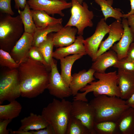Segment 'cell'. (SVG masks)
Returning a JSON list of instances; mask_svg holds the SVG:
<instances>
[{
	"label": "cell",
	"mask_w": 134,
	"mask_h": 134,
	"mask_svg": "<svg viewBox=\"0 0 134 134\" xmlns=\"http://www.w3.org/2000/svg\"><path fill=\"white\" fill-rule=\"evenodd\" d=\"M105 21L104 18L101 19L97 24L94 33L83 41L87 54L93 62L102 39L109 32V26Z\"/></svg>",
	"instance_id": "obj_10"
},
{
	"label": "cell",
	"mask_w": 134,
	"mask_h": 134,
	"mask_svg": "<svg viewBox=\"0 0 134 134\" xmlns=\"http://www.w3.org/2000/svg\"><path fill=\"white\" fill-rule=\"evenodd\" d=\"M116 122L118 134H134V108L125 111Z\"/></svg>",
	"instance_id": "obj_20"
},
{
	"label": "cell",
	"mask_w": 134,
	"mask_h": 134,
	"mask_svg": "<svg viewBox=\"0 0 134 134\" xmlns=\"http://www.w3.org/2000/svg\"><path fill=\"white\" fill-rule=\"evenodd\" d=\"M126 18L127 19L129 26L134 32V15H129L126 17Z\"/></svg>",
	"instance_id": "obj_39"
},
{
	"label": "cell",
	"mask_w": 134,
	"mask_h": 134,
	"mask_svg": "<svg viewBox=\"0 0 134 134\" xmlns=\"http://www.w3.org/2000/svg\"><path fill=\"white\" fill-rule=\"evenodd\" d=\"M15 2V8L18 10H22L24 8L27 3V0H14Z\"/></svg>",
	"instance_id": "obj_38"
},
{
	"label": "cell",
	"mask_w": 134,
	"mask_h": 134,
	"mask_svg": "<svg viewBox=\"0 0 134 134\" xmlns=\"http://www.w3.org/2000/svg\"><path fill=\"white\" fill-rule=\"evenodd\" d=\"M28 58L40 62L51 69L44 60L42 53L37 47L33 46L31 47L29 52Z\"/></svg>",
	"instance_id": "obj_33"
},
{
	"label": "cell",
	"mask_w": 134,
	"mask_h": 134,
	"mask_svg": "<svg viewBox=\"0 0 134 134\" xmlns=\"http://www.w3.org/2000/svg\"><path fill=\"white\" fill-rule=\"evenodd\" d=\"M21 125L18 130L25 131L38 130L46 127L49 124L41 115L31 113L30 115L21 119Z\"/></svg>",
	"instance_id": "obj_21"
},
{
	"label": "cell",
	"mask_w": 134,
	"mask_h": 134,
	"mask_svg": "<svg viewBox=\"0 0 134 134\" xmlns=\"http://www.w3.org/2000/svg\"><path fill=\"white\" fill-rule=\"evenodd\" d=\"M84 56L81 54L72 55L61 59V75L65 83L69 86L72 79L71 74L72 66L77 60Z\"/></svg>",
	"instance_id": "obj_22"
},
{
	"label": "cell",
	"mask_w": 134,
	"mask_h": 134,
	"mask_svg": "<svg viewBox=\"0 0 134 134\" xmlns=\"http://www.w3.org/2000/svg\"><path fill=\"white\" fill-rule=\"evenodd\" d=\"M76 28L70 26L63 27L52 35V39L54 46L60 47L69 46L75 41L77 33Z\"/></svg>",
	"instance_id": "obj_17"
},
{
	"label": "cell",
	"mask_w": 134,
	"mask_h": 134,
	"mask_svg": "<svg viewBox=\"0 0 134 134\" xmlns=\"http://www.w3.org/2000/svg\"><path fill=\"white\" fill-rule=\"evenodd\" d=\"M113 67L118 69L134 73V62L126 58L119 60Z\"/></svg>",
	"instance_id": "obj_32"
},
{
	"label": "cell",
	"mask_w": 134,
	"mask_h": 134,
	"mask_svg": "<svg viewBox=\"0 0 134 134\" xmlns=\"http://www.w3.org/2000/svg\"><path fill=\"white\" fill-rule=\"evenodd\" d=\"M63 27L62 24L58 23L41 28H36L33 35V41L32 46L37 47L45 40L48 34L52 32H56Z\"/></svg>",
	"instance_id": "obj_25"
},
{
	"label": "cell",
	"mask_w": 134,
	"mask_h": 134,
	"mask_svg": "<svg viewBox=\"0 0 134 134\" xmlns=\"http://www.w3.org/2000/svg\"><path fill=\"white\" fill-rule=\"evenodd\" d=\"M11 0H0V13L9 14L11 16L14 14L11 6Z\"/></svg>",
	"instance_id": "obj_34"
},
{
	"label": "cell",
	"mask_w": 134,
	"mask_h": 134,
	"mask_svg": "<svg viewBox=\"0 0 134 134\" xmlns=\"http://www.w3.org/2000/svg\"><path fill=\"white\" fill-rule=\"evenodd\" d=\"M125 58L129 60L134 62V41L130 45Z\"/></svg>",
	"instance_id": "obj_37"
},
{
	"label": "cell",
	"mask_w": 134,
	"mask_h": 134,
	"mask_svg": "<svg viewBox=\"0 0 134 134\" xmlns=\"http://www.w3.org/2000/svg\"><path fill=\"white\" fill-rule=\"evenodd\" d=\"M48 35L46 39L37 47L42 53L49 67L53 59L52 56L53 48L54 46L52 39V35Z\"/></svg>",
	"instance_id": "obj_28"
},
{
	"label": "cell",
	"mask_w": 134,
	"mask_h": 134,
	"mask_svg": "<svg viewBox=\"0 0 134 134\" xmlns=\"http://www.w3.org/2000/svg\"><path fill=\"white\" fill-rule=\"evenodd\" d=\"M33 41V35L24 32L9 53L15 61L19 65L28 58Z\"/></svg>",
	"instance_id": "obj_12"
},
{
	"label": "cell",
	"mask_w": 134,
	"mask_h": 134,
	"mask_svg": "<svg viewBox=\"0 0 134 134\" xmlns=\"http://www.w3.org/2000/svg\"><path fill=\"white\" fill-rule=\"evenodd\" d=\"M0 64L8 67L10 70L17 69L19 65L9 52L1 49H0Z\"/></svg>",
	"instance_id": "obj_31"
},
{
	"label": "cell",
	"mask_w": 134,
	"mask_h": 134,
	"mask_svg": "<svg viewBox=\"0 0 134 134\" xmlns=\"http://www.w3.org/2000/svg\"><path fill=\"white\" fill-rule=\"evenodd\" d=\"M33 20L36 28H41L56 24H62V18H56L50 16L42 10H31Z\"/></svg>",
	"instance_id": "obj_23"
},
{
	"label": "cell",
	"mask_w": 134,
	"mask_h": 134,
	"mask_svg": "<svg viewBox=\"0 0 134 134\" xmlns=\"http://www.w3.org/2000/svg\"><path fill=\"white\" fill-rule=\"evenodd\" d=\"M84 40L82 35H79L76 37L74 42L72 44L66 47H58L54 51L52 56L57 60L70 55L87 54L83 43Z\"/></svg>",
	"instance_id": "obj_18"
},
{
	"label": "cell",
	"mask_w": 134,
	"mask_h": 134,
	"mask_svg": "<svg viewBox=\"0 0 134 134\" xmlns=\"http://www.w3.org/2000/svg\"><path fill=\"white\" fill-rule=\"evenodd\" d=\"M70 115L80 120L88 129L91 134H96L94 129L95 123V111L89 103L73 100L71 102Z\"/></svg>",
	"instance_id": "obj_8"
},
{
	"label": "cell",
	"mask_w": 134,
	"mask_h": 134,
	"mask_svg": "<svg viewBox=\"0 0 134 134\" xmlns=\"http://www.w3.org/2000/svg\"><path fill=\"white\" fill-rule=\"evenodd\" d=\"M119 60L116 53L111 49L99 56L93 62L91 68L95 72L104 73L107 68L113 66Z\"/></svg>",
	"instance_id": "obj_19"
},
{
	"label": "cell",
	"mask_w": 134,
	"mask_h": 134,
	"mask_svg": "<svg viewBox=\"0 0 134 134\" xmlns=\"http://www.w3.org/2000/svg\"><path fill=\"white\" fill-rule=\"evenodd\" d=\"M122 23L124 29L123 35L111 48L116 54L119 60L125 58L131 44L134 41V32L129 26L127 18H123Z\"/></svg>",
	"instance_id": "obj_13"
},
{
	"label": "cell",
	"mask_w": 134,
	"mask_h": 134,
	"mask_svg": "<svg viewBox=\"0 0 134 134\" xmlns=\"http://www.w3.org/2000/svg\"><path fill=\"white\" fill-rule=\"evenodd\" d=\"M80 4H82L84 0H77Z\"/></svg>",
	"instance_id": "obj_43"
},
{
	"label": "cell",
	"mask_w": 134,
	"mask_h": 134,
	"mask_svg": "<svg viewBox=\"0 0 134 134\" xmlns=\"http://www.w3.org/2000/svg\"><path fill=\"white\" fill-rule=\"evenodd\" d=\"M91 100L89 103L94 109L95 122H116L122 114L130 107L126 100L116 96L99 95Z\"/></svg>",
	"instance_id": "obj_2"
},
{
	"label": "cell",
	"mask_w": 134,
	"mask_h": 134,
	"mask_svg": "<svg viewBox=\"0 0 134 134\" xmlns=\"http://www.w3.org/2000/svg\"><path fill=\"white\" fill-rule=\"evenodd\" d=\"M24 32L20 15L15 17L0 13V47L10 53Z\"/></svg>",
	"instance_id": "obj_5"
},
{
	"label": "cell",
	"mask_w": 134,
	"mask_h": 134,
	"mask_svg": "<svg viewBox=\"0 0 134 134\" xmlns=\"http://www.w3.org/2000/svg\"><path fill=\"white\" fill-rule=\"evenodd\" d=\"M71 106V102L64 99L61 100L54 99L43 108L41 115L52 127L56 134H66Z\"/></svg>",
	"instance_id": "obj_4"
},
{
	"label": "cell",
	"mask_w": 134,
	"mask_h": 134,
	"mask_svg": "<svg viewBox=\"0 0 134 134\" xmlns=\"http://www.w3.org/2000/svg\"><path fill=\"white\" fill-rule=\"evenodd\" d=\"M10 132L12 134H32L31 132L30 131H25L22 130L17 131H12L11 129H9Z\"/></svg>",
	"instance_id": "obj_42"
},
{
	"label": "cell",
	"mask_w": 134,
	"mask_h": 134,
	"mask_svg": "<svg viewBox=\"0 0 134 134\" xmlns=\"http://www.w3.org/2000/svg\"><path fill=\"white\" fill-rule=\"evenodd\" d=\"M71 16L65 26L75 27L77 30V34L83 35L84 29L93 26L92 21L94 15L93 12L89 9V7L85 2L82 4L77 0H71Z\"/></svg>",
	"instance_id": "obj_6"
},
{
	"label": "cell",
	"mask_w": 134,
	"mask_h": 134,
	"mask_svg": "<svg viewBox=\"0 0 134 134\" xmlns=\"http://www.w3.org/2000/svg\"><path fill=\"white\" fill-rule=\"evenodd\" d=\"M95 77L98 79L93 81L81 89L83 92L78 93L73 98V100H80L87 102L86 96L88 93L93 92L95 97L104 95L109 96L120 98V93L118 85V76L116 71L108 73L95 72Z\"/></svg>",
	"instance_id": "obj_3"
},
{
	"label": "cell",
	"mask_w": 134,
	"mask_h": 134,
	"mask_svg": "<svg viewBox=\"0 0 134 134\" xmlns=\"http://www.w3.org/2000/svg\"><path fill=\"white\" fill-rule=\"evenodd\" d=\"M130 2L131 6V9L130 11L127 14H124L123 18H126L128 16L134 15V0H129Z\"/></svg>",
	"instance_id": "obj_41"
},
{
	"label": "cell",
	"mask_w": 134,
	"mask_h": 134,
	"mask_svg": "<svg viewBox=\"0 0 134 134\" xmlns=\"http://www.w3.org/2000/svg\"><path fill=\"white\" fill-rule=\"evenodd\" d=\"M126 102L129 107L134 108V93L129 98L126 100Z\"/></svg>",
	"instance_id": "obj_40"
},
{
	"label": "cell",
	"mask_w": 134,
	"mask_h": 134,
	"mask_svg": "<svg viewBox=\"0 0 134 134\" xmlns=\"http://www.w3.org/2000/svg\"><path fill=\"white\" fill-rule=\"evenodd\" d=\"M17 69L22 97L34 98L47 89L51 69L42 63L28 58Z\"/></svg>",
	"instance_id": "obj_1"
},
{
	"label": "cell",
	"mask_w": 134,
	"mask_h": 134,
	"mask_svg": "<svg viewBox=\"0 0 134 134\" xmlns=\"http://www.w3.org/2000/svg\"><path fill=\"white\" fill-rule=\"evenodd\" d=\"M10 119H0V134H8L9 129H7V126L12 121Z\"/></svg>",
	"instance_id": "obj_36"
},
{
	"label": "cell",
	"mask_w": 134,
	"mask_h": 134,
	"mask_svg": "<svg viewBox=\"0 0 134 134\" xmlns=\"http://www.w3.org/2000/svg\"><path fill=\"white\" fill-rule=\"evenodd\" d=\"M117 74L120 98L126 100L134 93V73L118 69Z\"/></svg>",
	"instance_id": "obj_15"
},
{
	"label": "cell",
	"mask_w": 134,
	"mask_h": 134,
	"mask_svg": "<svg viewBox=\"0 0 134 134\" xmlns=\"http://www.w3.org/2000/svg\"><path fill=\"white\" fill-rule=\"evenodd\" d=\"M95 72L94 69L91 68L88 71L83 69L72 75L69 87L73 96H75L79 90L95 80L94 77Z\"/></svg>",
	"instance_id": "obj_16"
},
{
	"label": "cell",
	"mask_w": 134,
	"mask_h": 134,
	"mask_svg": "<svg viewBox=\"0 0 134 134\" xmlns=\"http://www.w3.org/2000/svg\"><path fill=\"white\" fill-rule=\"evenodd\" d=\"M94 0L100 6L105 21L108 18L112 17L116 20L121 21V18H123L124 14L120 9L114 8L112 7L113 0Z\"/></svg>",
	"instance_id": "obj_24"
},
{
	"label": "cell",
	"mask_w": 134,
	"mask_h": 134,
	"mask_svg": "<svg viewBox=\"0 0 134 134\" xmlns=\"http://www.w3.org/2000/svg\"><path fill=\"white\" fill-rule=\"evenodd\" d=\"M94 129L96 134H118L116 122L105 121L95 123Z\"/></svg>",
	"instance_id": "obj_30"
},
{
	"label": "cell",
	"mask_w": 134,
	"mask_h": 134,
	"mask_svg": "<svg viewBox=\"0 0 134 134\" xmlns=\"http://www.w3.org/2000/svg\"><path fill=\"white\" fill-rule=\"evenodd\" d=\"M66 134H91L79 119L71 116L67 125Z\"/></svg>",
	"instance_id": "obj_29"
},
{
	"label": "cell",
	"mask_w": 134,
	"mask_h": 134,
	"mask_svg": "<svg viewBox=\"0 0 134 134\" xmlns=\"http://www.w3.org/2000/svg\"><path fill=\"white\" fill-rule=\"evenodd\" d=\"M27 3L32 10H42L49 15L57 14L62 17L65 15L62 11L72 6L71 2L65 0H27Z\"/></svg>",
	"instance_id": "obj_11"
},
{
	"label": "cell",
	"mask_w": 134,
	"mask_h": 134,
	"mask_svg": "<svg viewBox=\"0 0 134 134\" xmlns=\"http://www.w3.org/2000/svg\"><path fill=\"white\" fill-rule=\"evenodd\" d=\"M9 104L0 105V119L12 120L18 117L20 113L22 107L16 100Z\"/></svg>",
	"instance_id": "obj_26"
},
{
	"label": "cell",
	"mask_w": 134,
	"mask_h": 134,
	"mask_svg": "<svg viewBox=\"0 0 134 134\" xmlns=\"http://www.w3.org/2000/svg\"><path fill=\"white\" fill-rule=\"evenodd\" d=\"M109 26L108 36L101 42L94 61L99 56L109 49L116 42L120 40L123 35L124 29L121 21L116 20Z\"/></svg>",
	"instance_id": "obj_14"
},
{
	"label": "cell",
	"mask_w": 134,
	"mask_h": 134,
	"mask_svg": "<svg viewBox=\"0 0 134 134\" xmlns=\"http://www.w3.org/2000/svg\"><path fill=\"white\" fill-rule=\"evenodd\" d=\"M32 134H56L52 127L49 124L46 127L38 130L31 131Z\"/></svg>",
	"instance_id": "obj_35"
},
{
	"label": "cell",
	"mask_w": 134,
	"mask_h": 134,
	"mask_svg": "<svg viewBox=\"0 0 134 134\" xmlns=\"http://www.w3.org/2000/svg\"><path fill=\"white\" fill-rule=\"evenodd\" d=\"M21 96L20 80L17 69L6 72L0 79V104L5 100L9 102Z\"/></svg>",
	"instance_id": "obj_7"
},
{
	"label": "cell",
	"mask_w": 134,
	"mask_h": 134,
	"mask_svg": "<svg viewBox=\"0 0 134 134\" xmlns=\"http://www.w3.org/2000/svg\"><path fill=\"white\" fill-rule=\"evenodd\" d=\"M50 67L49 83L47 88L50 94L61 99L72 95L69 86L62 79L58 69L57 62L53 59Z\"/></svg>",
	"instance_id": "obj_9"
},
{
	"label": "cell",
	"mask_w": 134,
	"mask_h": 134,
	"mask_svg": "<svg viewBox=\"0 0 134 134\" xmlns=\"http://www.w3.org/2000/svg\"><path fill=\"white\" fill-rule=\"evenodd\" d=\"M23 24L24 32L32 35L36 27L34 23L30 8L27 3L24 9L22 10H18Z\"/></svg>",
	"instance_id": "obj_27"
}]
</instances>
